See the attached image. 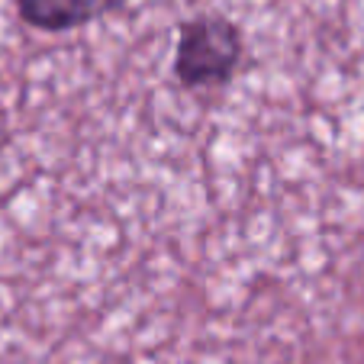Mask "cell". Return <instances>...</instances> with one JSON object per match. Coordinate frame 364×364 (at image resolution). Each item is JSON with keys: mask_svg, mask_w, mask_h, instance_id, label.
<instances>
[{"mask_svg": "<svg viewBox=\"0 0 364 364\" xmlns=\"http://www.w3.org/2000/svg\"><path fill=\"white\" fill-rule=\"evenodd\" d=\"M242 58V33L226 16H193L178 26L174 77L187 90L223 87Z\"/></svg>", "mask_w": 364, "mask_h": 364, "instance_id": "cell-1", "label": "cell"}, {"mask_svg": "<svg viewBox=\"0 0 364 364\" xmlns=\"http://www.w3.org/2000/svg\"><path fill=\"white\" fill-rule=\"evenodd\" d=\"M126 4L129 0H16V14L26 26L42 29V33H68Z\"/></svg>", "mask_w": 364, "mask_h": 364, "instance_id": "cell-2", "label": "cell"}]
</instances>
